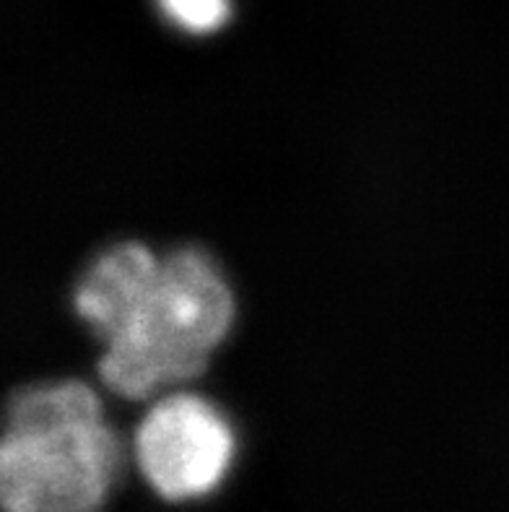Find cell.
<instances>
[{
    "mask_svg": "<svg viewBox=\"0 0 509 512\" xmlns=\"http://www.w3.org/2000/svg\"><path fill=\"white\" fill-rule=\"evenodd\" d=\"M73 305L104 344L99 380L133 401L195 380L234 318L232 292L203 250L180 247L159 260L141 242L99 255Z\"/></svg>",
    "mask_w": 509,
    "mask_h": 512,
    "instance_id": "obj_1",
    "label": "cell"
},
{
    "mask_svg": "<svg viewBox=\"0 0 509 512\" xmlns=\"http://www.w3.org/2000/svg\"><path fill=\"white\" fill-rule=\"evenodd\" d=\"M125 448L89 385H32L6 406L0 502L6 512H102Z\"/></svg>",
    "mask_w": 509,
    "mask_h": 512,
    "instance_id": "obj_2",
    "label": "cell"
},
{
    "mask_svg": "<svg viewBox=\"0 0 509 512\" xmlns=\"http://www.w3.org/2000/svg\"><path fill=\"white\" fill-rule=\"evenodd\" d=\"M133 458L162 500H203L229 474L234 432L206 398L172 393L156 401L136 427Z\"/></svg>",
    "mask_w": 509,
    "mask_h": 512,
    "instance_id": "obj_3",
    "label": "cell"
},
{
    "mask_svg": "<svg viewBox=\"0 0 509 512\" xmlns=\"http://www.w3.org/2000/svg\"><path fill=\"white\" fill-rule=\"evenodd\" d=\"M169 19L193 34L219 29L229 19V0H159Z\"/></svg>",
    "mask_w": 509,
    "mask_h": 512,
    "instance_id": "obj_4",
    "label": "cell"
}]
</instances>
